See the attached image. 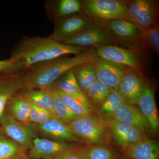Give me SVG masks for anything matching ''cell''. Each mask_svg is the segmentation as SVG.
Listing matches in <instances>:
<instances>
[{"mask_svg": "<svg viewBox=\"0 0 159 159\" xmlns=\"http://www.w3.org/2000/svg\"><path fill=\"white\" fill-rule=\"evenodd\" d=\"M88 48L64 44L50 36H25L12 49L10 57L19 61L26 71L39 63L69 54L78 55Z\"/></svg>", "mask_w": 159, "mask_h": 159, "instance_id": "obj_1", "label": "cell"}, {"mask_svg": "<svg viewBox=\"0 0 159 159\" xmlns=\"http://www.w3.org/2000/svg\"><path fill=\"white\" fill-rule=\"evenodd\" d=\"M94 54L93 47H90L74 57L63 56L34 65L25 71V88H48L64 74L90 62Z\"/></svg>", "mask_w": 159, "mask_h": 159, "instance_id": "obj_2", "label": "cell"}, {"mask_svg": "<svg viewBox=\"0 0 159 159\" xmlns=\"http://www.w3.org/2000/svg\"><path fill=\"white\" fill-rule=\"evenodd\" d=\"M81 2L83 12L93 21L124 19L134 23L123 0H84Z\"/></svg>", "mask_w": 159, "mask_h": 159, "instance_id": "obj_3", "label": "cell"}, {"mask_svg": "<svg viewBox=\"0 0 159 159\" xmlns=\"http://www.w3.org/2000/svg\"><path fill=\"white\" fill-rule=\"evenodd\" d=\"M96 56L125 70H134L143 74L142 58L139 51L124 48L115 44L93 47Z\"/></svg>", "mask_w": 159, "mask_h": 159, "instance_id": "obj_4", "label": "cell"}, {"mask_svg": "<svg viewBox=\"0 0 159 159\" xmlns=\"http://www.w3.org/2000/svg\"><path fill=\"white\" fill-rule=\"evenodd\" d=\"M67 125L77 137L90 145H100L107 137V123L94 115L76 118Z\"/></svg>", "mask_w": 159, "mask_h": 159, "instance_id": "obj_5", "label": "cell"}, {"mask_svg": "<svg viewBox=\"0 0 159 159\" xmlns=\"http://www.w3.org/2000/svg\"><path fill=\"white\" fill-rule=\"evenodd\" d=\"M134 23L144 31L158 22V1L153 0H124Z\"/></svg>", "mask_w": 159, "mask_h": 159, "instance_id": "obj_6", "label": "cell"}, {"mask_svg": "<svg viewBox=\"0 0 159 159\" xmlns=\"http://www.w3.org/2000/svg\"><path fill=\"white\" fill-rule=\"evenodd\" d=\"M62 43L84 48L116 44L105 27L93 21L82 31Z\"/></svg>", "mask_w": 159, "mask_h": 159, "instance_id": "obj_7", "label": "cell"}, {"mask_svg": "<svg viewBox=\"0 0 159 159\" xmlns=\"http://www.w3.org/2000/svg\"><path fill=\"white\" fill-rule=\"evenodd\" d=\"M0 125L3 133L27 150L31 148L33 139L36 138V127L30 123L19 122L7 113H4L0 118Z\"/></svg>", "mask_w": 159, "mask_h": 159, "instance_id": "obj_8", "label": "cell"}, {"mask_svg": "<svg viewBox=\"0 0 159 159\" xmlns=\"http://www.w3.org/2000/svg\"><path fill=\"white\" fill-rule=\"evenodd\" d=\"M93 21L83 11L67 16L54 23V31L50 37L62 43L78 34Z\"/></svg>", "mask_w": 159, "mask_h": 159, "instance_id": "obj_9", "label": "cell"}, {"mask_svg": "<svg viewBox=\"0 0 159 159\" xmlns=\"http://www.w3.org/2000/svg\"><path fill=\"white\" fill-rule=\"evenodd\" d=\"M94 22L100 23L105 27L116 43H141L142 31L131 22L124 19Z\"/></svg>", "mask_w": 159, "mask_h": 159, "instance_id": "obj_10", "label": "cell"}, {"mask_svg": "<svg viewBox=\"0 0 159 159\" xmlns=\"http://www.w3.org/2000/svg\"><path fill=\"white\" fill-rule=\"evenodd\" d=\"M90 63L98 81L111 88L118 89L120 81L127 70L94 54L90 58Z\"/></svg>", "mask_w": 159, "mask_h": 159, "instance_id": "obj_11", "label": "cell"}, {"mask_svg": "<svg viewBox=\"0 0 159 159\" xmlns=\"http://www.w3.org/2000/svg\"><path fill=\"white\" fill-rule=\"evenodd\" d=\"M107 123L117 144L125 149L146 138L138 128L116 119L110 118Z\"/></svg>", "mask_w": 159, "mask_h": 159, "instance_id": "obj_12", "label": "cell"}, {"mask_svg": "<svg viewBox=\"0 0 159 159\" xmlns=\"http://www.w3.org/2000/svg\"><path fill=\"white\" fill-rule=\"evenodd\" d=\"M145 84L143 74L128 70L122 77L118 90L125 102L135 105L138 104Z\"/></svg>", "mask_w": 159, "mask_h": 159, "instance_id": "obj_13", "label": "cell"}, {"mask_svg": "<svg viewBox=\"0 0 159 159\" xmlns=\"http://www.w3.org/2000/svg\"><path fill=\"white\" fill-rule=\"evenodd\" d=\"M25 72L0 74V118L9 100L25 88Z\"/></svg>", "mask_w": 159, "mask_h": 159, "instance_id": "obj_14", "label": "cell"}, {"mask_svg": "<svg viewBox=\"0 0 159 159\" xmlns=\"http://www.w3.org/2000/svg\"><path fill=\"white\" fill-rule=\"evenodd\" d=\"M72 147L66 142L35 138L29 149L28 157L31 159H54L59 153Z\"/></svg>", "mask_w": 159, "mask_h": 159, "instance_id": "obj_15", "label": "cell"}, {"mask_svg": "<svg viewBox=\"0 0 159 159\" xmlns=\"http://www.w3.org/2000/svg\"><path fill=\"white\" fill-rule=\"evenodd\" d=\"M111 118L134 126L145 134L149 133L151 129L147 120L139 108L125 101L114 111Z\"/></svg>", "mask_w": 159, "mask_h": 159, "instance_id": "obj_16", "label": "cell"}, {"mask_svg": "<svg viewBox=\"0 0 159 159\" xmlns=\"http://www.w3.org/2000/svg\"><path fill=\"white\" fill-rule=\"evenodd\" d=\"M35 127L40 132L56 141H81L66 123L56 118H51L44 123L36 125Z\"/></svg>", "mask_w": 159, "mask_h": 159, "instance_id": "obj_17", "label": "cell"}, {"mask_svg": "<svg viewBox=\"0 0 159 159\" xmlns=\"http://www.w3.org/2000/svg\"><path fill=\"white\" fill-rule=\"evenodd\" d=\"M47 16L51 21H57L82 11L81 2L79 0L48 1L45 5Z\"/></svg>", "mask_w": 159, "mask_h": 159, "instance_id": "obj_18", "label": "cell"}, {"mask_svg": "<svg viewBox=\"0 0 159 159\" xmlns=\"http://www.w3.org/2000/svg\"><path fill=\"white\" fill-rule=\"evenodd\" d=\"M137 104L147 120L150 129L157 132L159 128V119L154 95L150 87L146 84Z\"/></svg>", "mask_w": 159, "mask_h": 159, "instance_id": "obj_19", "label": "cell"}, {"mask_svg": "<svg viewBox=\"0 0 159 159\" xmlns=\"http://www.w3.org/2000/svg\"><path fill=\"white\" fill-rule=\"evenodd\" d=\"M46 89L57 94L65 105L76 118L87 116L93 114V107L90 101H83L68 95L60 90L54 84Z\"/></svg>", "mask_w": 159, "mask_h": 159, "instance_id": "obj_20", "label": "cell"}, {"mask_svg": "<svg viewBox=\"0 0 159 159\" xmlns=\"http://www.w3.org/2000/svg\"><path fill=\"white\" fill-rule=\"evenodd\" d=\"M125 149L131 159H159L158 143L147 138Z\"/></svg>", "mask_w": 159, "mask_h": 159, "instance_id": "obj_21", "label": "cell"}, {"mask_svg": "<svg viewBox=\"0 0 159 159\" xmlns=\"http://www.w3.org/2000/svg\"><path fill=\"white\" fill-rule=\"evenodd\" d=\"M6 107L8 108V114L16 120L22 123H30V102L20 92L15 94L9 100Z\"/></svg>", "mask_w": 159, "mask_h": 159, "instance_id": "obj_22", "label": "cell"}, {"mask_svg": "<svg viewBox=\"0 0 159 159\" xmlns=\"http://www.w3.org/2000/svg\"><path fill=\"white\" fill-rule=\"evenodd\" d=\"M53 84L60 90L72 97L83 101H89L80 88L73 70L61 76Z\"/></svg>", "mask_w": 159, "mask_h": 159, "instance_id": "obj_23", "label": "cell"}, {"mask_svg": "<svg viewBox=\"0 0 159 159\" xmlns=\"http://www.w3.org/2000/svg\"><path fill=\"white\" fill-rule=\"evenodd\" d=\"M20 92L34 105L49 111L55 117L53 99L48 89L24 88Z\"/></svg>", "mask_w": 159, "mask_h": 159, "instance_id": "obj_24", "label": "cell"}, {"mask_svg": "<svg viewBox=\"0 0 159 159\" xmlns=\"http://www.w3.org/2000/svg\"><path fill=\"white\" fill-rule=\"evenodd\" d=\"M27 150L11 139L0 136V159H24Z\"/></svg>", "mask_w": 159, "mask_h": 159, "instance_id": "obj_25", "label": "cell"}, {"mask_svg": "<svg viewBox=\"0 0 159 159\" xmlns=\"http://www.w3.org/2000/svg\"><path fill=\"white\" fill-rule=\"evenodd\" d=\"M80 88L86 94L89 89L97 80L96 74L90 62L83 64L73 70Z\"/></svg>", "mask_w": 159, "mask_h": 159, "instance_id": "obj_26", "label": "cell"}, {"mask_svg": "<svg viewBox=\"0 0 159 159\" xmlns=\"http://www.w3.org/2000/svg\"><path fill=\"white\" fill-rule=\"evenodd\" d=\"M114 90L97 80L89 89L85 95L90 102L99 106Z\"/></svg>", "mask_w": 159, "mask_h": 159, "instance_id": "obj_27", "label": "cell"}, {"mask_svg": "<svg viewBox=\"0 0 159 159\" xmlns=\"http://www.w3.org/2000/svg\"><path fill=\"white\" fill-rule=\"evenodd\" d=\"M141 44L146 49L152 50L159 55V26L158 22L149 29L142 31Z\"/></svg>", "mask_w": 159, "mask_h": 159, "instance_id": "obj_28", "label": "cell"}, {"mask_svg": "<svg viewBox=\"0 0 159 159\" xmlns=\"http://www.w3.org/2000/svg\"><path fill=\"white\" fill-rule=\"evenodd\" d=\"M125 101L119 90H114L99 106V111L103 116L110 119L114 111Z\"/></svg>", "mask_w": 159, "mask_h": 159, "instance_id": "obj_29", "label": "cell"}, {"mask_svg": "<svg viewBox=\"0 0 159 159\" xmlns=\"http://www.w3.org/2000/svg\"><path fill=\"white\" fill-rule=\"evenodd\" d=\"M48 90L51 93L53 99V108L55 117L67 124L76 119L77 118L74 114L65 105L60 97L54 92Z\"/></svg>", "mask_w": 159, "mask_h": 159, "instance_id": "obj_30", "label": "cell"}, {"mask_svg": "<svg viewBox=\"0 0 159 159\" xmlns=\"http://www.w3.org/2000/svg\"><path fill=\"white\" fill-rule=\"evenodd\" d=\"M86 159H114L109 148L101 145H94L84 148Z\"/></svg>", "mask_w": 159, "mask_h": 159, "instance_id": "obj_31", "label": "cell"}, {"mask_svg": "<svg viewBox=\"0 0 159 159\" xmlns=\"http://www.w3.org/2000/svg\"><path fill=\"white\" fill-rule=\"evenodd\" d=\"M29 102L31 106L29 116L30 123L31 122L35 125H38L44 123L51 118H55L49 111L39 107L30 101Z\"/></svg>", "mask_w": 159, "mask_h": 159, "instance_id": "obj_32", "label": "cell"}, {"mask_svg": "<svg viewBox=\"0 0 159 159\" xmlns=\"http://www.w3.org/2000/svg\"><path fill=\"white\" fill-rule=\"evenodd\" d=\"M25 72L22 64L19 61L10 57L0 60V74H11Z\"/></svg>", "mask_w": 159, "mask_h": 159, "instance_id": "obj_33", "label": "cell"}, {"mask_svg": "<svg viewBox=\"0 0 159 159\" xmlns=\"http://www.w3.org/2000/svg\"><path fill=\"white\" fill-rule=\"evenodd\" d=\"M54 159H86L84 148L72 147L59 153Z\"/></svg>", "mask_w": 159, "mask_h": 159, "instance_id": "obj_34", "label": "cell"}, {"mask_svg": "<svg viewBox=\"0 0 159 159\" xmlns=\"http://www.w3.org/2000/svg\"><path fill=\"white\" fill-rule=\"evenodd\" d=\"M2 133H3V132L2 131H0V136H1V135H2Z\"/></svg>", "mask_w": 159, "mask_h": 159, "instance_id": "obj_35", "label": "cell"}, {"mask_svg": "<svg viewBox=\"0 0 159 159\" xmlns=\"http://www.w3.org/2000/svg\"><path fill=\"white\" fill-rule=\"evenodd\" d=\"M24 159H31L29 158V157H26L25 158H24Z\"/></svg>", "mask_w": 159, "mask_h": 159, "instance_id": "obj_36", "label": "cell"}]
</instances>
